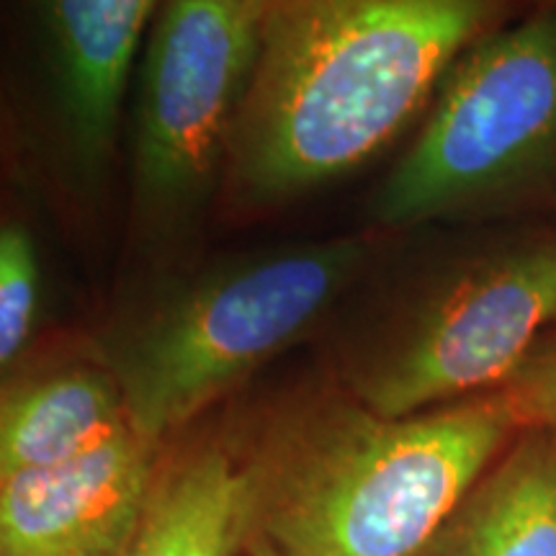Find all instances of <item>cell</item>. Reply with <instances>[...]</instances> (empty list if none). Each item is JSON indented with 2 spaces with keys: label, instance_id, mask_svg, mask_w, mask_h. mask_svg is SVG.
Returning <instances> with one entry per match:
<instances>
[{
  "label": "cell",
  "instance_id": "5",
  "mask_svg": "<svg viewBox=\"0 0 556 556\" xmlns=\"http://www.w3.org/2000/svg\"><path fill=\"white\" fill-rule=\"evenodd\" d=\"M552 325L556 222H503L417 278L340 384L379 415L426 413L495 392Z\"/></svg>",
  "mask_w": 556,
  "mask_h": 556
},
{
  "label": "cell",
  "instance_id": "9",
  "mask_svg": "<svg viewBox=\"0 0 556 556\" xmlns=\"http://www.w3.org/2000/svg\"><path fill=\"white\" fill-rule=\"evenodd\" d=\"M129 428L106 361L24 358L0 379V482L86 456Z\"/></svg>",
  "mask_w": 556,
  "mask_h": 556
},
{
  "label": "cell",
  "instance_id": "2",
  "mask_svg": "<svg viewBox=\"0 0 556 556\" xmlns=\"http://www.w3.org/2000/svg\"><path fill=\"white\" fill-rule=\"evenodd\" d=\"M518 430L497 389L407 417L309 389L248 443L255 539L274 556H415Z\"/></svg>",
  "mask_w": 556,
  "mask_h": 556
},
{
  "label": "cell",
  "instance_id": "10",
  "mask_svg": "<svg viewBox=\"0 0 556 556\" xmlns=\"http://www.w3.org/2000/svg\"><path fill=\"white\" fill-rule=\"evenodd\" d=\"M37 11L67 137L83 163L99 168L114 144L139 45L160 9L152 0H50Z\"/></svg>",
  "mask_w": 556,
  "mask_h": 556
},
{
  "label": "cell",
  "instance_id": "1",
  "mask_svg": "<svg viewBox=\"0 0 556 556\" xmlns=\"http://www.w3.org/2000/svg\"><path fill=\"white\" fill-rule=\"evenodd\" d=\"M513 16L500 0H268L222 165L227 206H281L361 168Z\"/></svg>",
  "mask_w": 556,
  "mask_h": 556
},
{
  "label": "cell",
  "instance_id": "3",
  "mask_svg": "<svg viewBox=\"0 0 556 556\" xmlns=\"http://www.w3.org/2000/svg\"><path fill=\"white\" fill-rule=\"evenodd\" d=\"M556 201V3L458 54L417 137L374 197L381 229L516 222Z\"/></svg>",
  "mask_w": 556,
  "mask_h": 556
},
{
  "label": "cell",
  "instance_id": "4",
  "mask_svg": "<svg viewBox=\"0 0 556 556\" xmlns=\"http://www.w3.org/2000/svg\"><path fill=\"white\" fill-rule=\"evenodd\" d=\"M374 258V240L336 238L232 263L176 291L106 356L129 426L173 441L307 336Z\"/></svg>",
  "mask_w": 556,
  "mask_h": 556
},
{
  "label": "cell",
  "instance_id": "11",
  "mask_svg": "<svg viewBox=\"0 0 556 556\" xmlns=\"http://www.w3.org/2000/svg\"><path fill=\"white\" fill-rule=\"evenodd\" d=\"M415 556H556V433L520 428Z\"/></svg>",
  "mask_w": 556,
  "mask_h": 556
},
{
  "label": "cell",
  "instance_id": "14",
  "mask_svg": "<svg viewBox=\"0 0 556 556\" xmlns=\"http://www.w3.org/2000/svg\"><path fill=\"white\" fill-rule=\"evenodd\" d=\"M242 556H274V554H270L268 548L263 546L258 539H253V541H250V544H248L245 552H242Z\"/></svg>",
  "mask_w": 556,
  "mask_h": 556
},
{
  "label": "cell",
  "instance_id": "13",
  "mask_svg": "<svg viewBox=\"0 0 556 556\" xmlns=\"http://www.w3.org/2000/svg\"><path fill=\"white\" fill-rule=\"evenodd\" d=\"M497 392L505 397L520 428L556 433V325L536 340L523 364Z\"/></svg>",
  "mask_w": 556,
  "mask_h": 556
},
{
  "label": "cell",
  "instance_id": "7",
  "mask_svg": "<svg viewBox=\"0 0 556 556\" xmlns=\"http://www.w3.org/2000/svg\"><path fill=\"white\" fill-rule=\"evenodd\" d=\"M163 451L129 426L86 456L0 482V556H122Z\"/></svg>",
  "mask_w": 556,
  "mask_h": 556
},
{
  "label": "cell",
  "instance_id": "8",
  "mask_svg": "<svg viewBox=\"0 0 556 556\" xmlns=\"http://www.w3.org/2000/svg\"><path fill=\"white\" fill-rule=\"evenodd\" d=\"M255 523L248 443L225 433L168 441L122 556H242Z\"/></svg>",
  "mask_w": 556,
  "mask_h": 556
},
{
  "label": "cell",
  "instance_id": "12",
  "mask_svg": "<svg viewBox=\"0 0 556 556\" xmlns=\"http://www.w3.org/2000/svg\"><path fill=\"white\" fill-rule=\"evenodd\" d=\"M41 299L39 250L18 217L0 219V379L29 351Z\"/></svg>",
  "mask_w": 556,
  "mask_h": 556
},
{
  "label": "cell",
  "instance_id": "6",
  "mask_svg": "<svg viewBox=\"0 0 556 556\" xmlns=\"http://www.w3.org/2000/svg\"><path fill=\"white\" fill-rule=\"evenodd\" d=\"M268 0H170L150 26L135 137V201L173 225L212 189L258 58Z\"/></svg>",
  "mask_w": 556,
  "mask_h": 556
}]
</instances>
